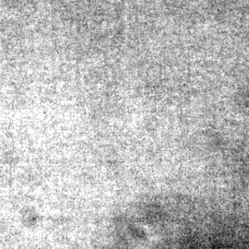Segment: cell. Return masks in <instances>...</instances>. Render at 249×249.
Returning <instances> with one entry per match:
<instances>
[]
</instances>
